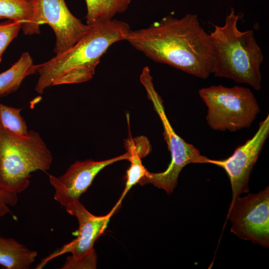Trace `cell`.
Returning <instances> with one entry per match:
<instances>
[{
	"mask_svg": "<svg viewBox=\"0 0 269 269\" xmlns=\"http://www.w3.org/2000/svg\"><path fill=\"white\" fill-rule=\"evenodd\" d=\"M126 40L155 62L203 79L212 74L215 50L195 14L167 15L146 28L131 29Z\"/></svg>",
	"mask_w": 269,
	"mask_h": 269,
	"instance_id": "obj_1",
	"label": "cell"
},
{
	"mask_svg": "<svg viewBox=\"0 0 269 269\" xmlns=\"http://www.w3.org/2000/svg\"><path fill=\"white\" fill-rule=\"evenodd\" d=\"M130 30L124 21L98 19L71 48L37 65L39 78L35 90L41 94L52 86L90 80L108 48L115 43L126 40Z\"/></svg>",
	"mask_w": 269,
	"mask_h": 269,
	"instance_id": "obj_2",
	"label": "cell"
},
{
	"mask_svg": "<svg viewBox=\"0 0 269 269\" xmlns=\"http://www.w3.org/2000/svg\"><path fill=\"white\" fill-rule=\"evenodd\" d=\"M240 18V14L231 8L224 25H213L214 30L209 34L216 52L212 74L248 84L259 91L264 55L254 31L238 28Z\"/></svg>",
	"mask_w": 269,
	"mask_h": 269,
	"instance_id": "obj_3",
	"label": "cell"
},
{
	"mask_svg": "<svg viewBox=\"0 0 269 269\" xmlns=\"http://www.w3.org/2000/svg\"><path fill=\"white\" fill-rule=\"evenodd\" d=\"M51 151L38 133L21 135L4 128L0 121V189L21 193L30 184L31 173L48 171Z\"/></svg>",
	"mask_w": 269,
	"mask_h": 269,
	"instance_id": "obj_4",
	"label": "cell"
},
{
	"mask_svg": "<svg viewBox=\"0 0 269 269\" xmlns=\"http://www.w3.org/2000/svg\"><path fill=\"white\" fill-rule=\"evenodd\" d=\"M198 92L207 108V124L215 131L235 132L249 128L261 111L248 88L212 85L202 88Z\"/></svg>",
	"mask_w": 269,
	"mask_h": 269,
	"instance_id": "obj_5",
	"label": "cell"
},
{
	"mask_svg": "<svg viewBox=\"0 0 269 269\" xmlns=\"http://www.w3.org/2000/svg\"><path fill=\"white\" fill-rule=\"evenodd\" d=\"M140 81L161 121L163 135L170 152L171 161L164 171L158 173L148 171L139 184L141 185L151 184L170 194L176 187L178 176L183 167L190 163H209L210 158L201 155L196 147L186 142L176 134L166 116L163 101L154 88L152 76L143 75Z\"/></svg>",
	"mask_w": 269,
	"mask_h": 269,
	"instance_id": "obj_6",
	"label": "cell"
},
{
	"mask_svg": "<svg viewBox=\"0 0 269 269\" xmlns=\"http://www.w3.org/2000/svg\"><path fill=\"white\" fill-rule=\"evenodd\" d=\"M67 212L75 216L79 223L76 232V238L53 253L37 266L43 267L46 262L55 257L70 253L64 264L67 269H96L97 255L94 244L104 232L111 216L117 210H112L104 216H95L89 212L80 202L75 201L65 207Z\"/></svg>",
	"mask_w": 269,
	"mask_h": 269,
	"instance_id": "obj_7",
	"label": "cell"
},
{
	"mask_svg": "<svg viewBox=\"0 0 269 269\" xmlns=\"http://www.w3.org/2000/svg\"><path fill=\"white\" fill-rule=\"evenodd\" d=\"M33 13L26 35L39 34L40 25L47 24L56 36V55L71 48L89 30L69 10L65 0H31Z\"/></svg>",
	"mask_w": 269,
	"mask_h": 269,
	"instance_id": "obj_8",
	"label": "cell"
},
{
	"mask_svg": "<svg viewBox=\"0 0 269 269\" xmlns=\"http://www.w3.org/2000/svg\"><path fill=\"white\" fill-rule=\"evenodd\" d=\"M227 219L231 232L241 239L269 246V188L257 194L238 196L229 206Z\"/></svg>",
	"mask_w": 269,
	"mask_h": 269,
	"instance_id": "obj_9",
	"label": "cell"
},
{
	"mask_svg": "<svg viewBox=\"0 0 269 269\" xmlns=\"http://www.w3.org/2000/svg\"><path fill=\"white\" fill-rule=\"evenodd\" d=\"M269 135V116L260 122L259 128L250 139L238 146L229 157L210 159L209 163L225 170L230 181L232 197L230 205L241 194L247 193L250 176Z\"/></svg>",
	"mask_w": 269,
	"mask_h": 269,
	"instance_id": "obj_10",
	"label": "cell"
},
{
	"mask_svg": "<svg viewBox=\"0 0 269 269\" xmlns=\"http://www.w3.org/2000/svg\"><path fill=\"white\" fill-rule=\"evenodd\" d=\"M130 156V153L127 151L122 155L107 160L77 161L61 176L49 175L50 184L55 191V200L65 207L79 201L80 197L86 191L103 169L116 162L128 160Z\"/></svg>",
	"mask_w": 269,
	"mask_h": 269,
	"instance_id": "obj_11",
	"label": "cell"
},
{
	"mask_svg": "<svg viewBox=\"0 0 269 269\" xmlns=\"http://www.w3.org/2000/svg\"><path fill=\"white\" fill-rule=\"evenodd\" d=\"M36 251L11 238L0 236V265L6 269H28L35 262Z\"/></svg>",
	"mask_w": 269,
	"mask_h": 269,
	"instance_id": "obj_12",
	"label": "cell"
},
{
	"mask_svg": "<svg viewBox=\"0 0 269 269\" xmlns=\"http://www.w3.org/2000/svg\"><path fill=\"white\" fill-rule=\"evenodd\" d=\"M37 65L27 52H24L19 59L6 71L0 73V98L16 91L23 80L37 72Z\"/></svg>",
	"mask_w": 269,
	"mask_h": 269,
	"instance_id": "obj_13",
	"label": "cell"
},
{
	"mask_svg": "<svg viewBox=\"0 0 269 269\" xmlns=\"http://www.w3.org/2000/svg\"><path fill=\"white\" fill-rule=\"evenodd\" d=\"M87 12V24L92 25L98 19H112L118 14L125 12L131 0H85Z\"/></svg>",
	"mask_w": 269,
	"mask_h": 269,
	"instance_id": "obj_14",
	"label": "cell"
},
{
	"mask_svg": "<svg viewBox=\"0 0 269 269\" xmlns=\"http://www.w3.org/2000/svg\"><path fill=\"white\" fill-rule=\"evenodd\" d=\"M32 13L31 0H0V19L8 18L19 22L25 34L27 32Z\"/></svg>",
	"mask_w": 269,
	"mask_h": 269,
	"instance_id": "obj_15",
	"label": "cell"
},
{
	"mask_svg": "<svg viewBox=\"0 0 269 269\" xmlns=\"http://www.w3.org/2000/svg\"><path fill=\"white\" fill-rule=\"evenodd\" d=\"M126 146L127 151L130 153L128 160L131 162V165L126 172L125 189L118 202L113 208L115 209H117L119 207L123 199L131 188L136 183H138L148 172L141 162V159L143 156L136 148L132 139L127 140Z\"/></svg>",
	"mask_w": 269,
	"mask_h": 269,
	"instance_id": "obj_16",
	"label": "cell"
},
{
	"mask_svg": "<svg viewBox=\"0 0 269 269\" xmlns=\"http://www.w3.org/2000/svg\"><path fill=\"white\" fill-rule=\"evenodd\" d=\"M21 110L0 104V121L8 130L21 135H27L29 131L26 123L20 115Z\"/></svg>",
	"mask_w": 269,
	"mask_h": 269,
	"instance_id": "obj_17",
	"label": "cell"
},
{
	"mask_svg": "<svg viewBox=\"0 0 269 269\" xmlns=\"http://www.w3.org/2000/svg\"><path fill=\"white\" fill-rule=\"evenodd\" d=\"M21 28V24L17 21L9 19L0 23V62L3 52L17 36Z\"/></svg>",
	"mask_w": 269,
	"mask_h": 269,
	"instance_id": "obj_18",
	"label": "cell"
}]
</instances>
